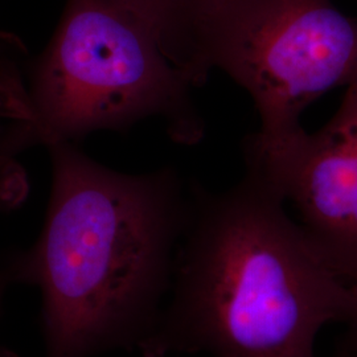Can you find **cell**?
Listing matches in <instances>:
<instances>
[{
    "mask_svg": "<svg viewBox=\"0 0 357 357\" xmlns=\"http://www.w3.org/2000/svg\"><path fill=\"white\" fill-rule=\"evenodd\" d=\"M351 289L253 169L227 191H191L166 303L144 357H315Z\"/></svg>",
    "mask_w": 357,
    "mask_h": 357,
    "instance_id": "6da1fadb",
    "label": "cell"
},
{
    "mask_svg": "<svg viewBox=\"0 0 357 357\" xmlns=\"http://www.w3.org/2000/svg\"><path fill=\"white\" fill-rule=\"evenodd\" d=\"M48 149L44 228L6 273L41 291L47 357L139 348L166 303L191 195L168 168L130 175L68 142Z\"/></svg>",
    "mask_w": 357,
    "mask_h": 357,
    "instance_id": "7a4b0ae2",
    "label": "cell"
},
{
    "mask_svg": "<svg viewBox=\"0 0 357 357\" xmlns=\"http://www.w3.org/2000/svg\"><path fill=\"white\" fill-rule=\"evenodd\" d=\"M193 88L128 0H68L31 82L32 141L72 143L160 116L175 141L192 144L204 134Z\"/></svg>",
    "mask_w": 357,
    "mask_h": 357,
    "instance_id": "3957f363",
    "label": "cell"
},
{
    "mask_svg": "<svg viewBox=\"0 0 357 357\" xmlns=\"http://www.w3.org/2000/svg\"><path fill=\"white\" fill-rule=\"evenodd\" d=\"M181 70L199 86L221 70L249 93L262 144L303 130L323 94L357 84V19L332 0H204L187 31Z\"/></svg>",
    "mask_w": 357,
    "mask_h": 357,
    "instance_id": "277c9868",
    "label": "cell"
},
{
    "mask_svg": "<svg viewBox=\"0 0 357 357\" xmlns=\"http://www.w3.org/2000/svg\"><path fill=\"white\" fill-rule=\"evenodd\" d=\"M246 168L293 206L323 262L348 284L357 281V84L318 131L271 144L249 138Z\"/></svg>",
    "mask_w": 357,
    "mask_h": 357,
    "instance_id": "5b68a950",
    "label": "cell"
},
{
    "mask_svg": "<svg viewBox=\"0 0 357 357\" xmlns=\"http://www.w3.org/2000/svg\"><path fill=\"white\" fill-rule=\"evenodd\" d=\"M32 105L17 61L0 47V212L26 200L28 180L16 155L32 143Z\"/></svg>",
    "mask_w": 357,
    "mask_h": 357,
    "instance_id": "8992f818",
    "label": "cell"
},
{
    "mask_svg": "<svg viewBox=\"0 0 357 357\" xmlns=\"http://www.w3.org/2000/svg\"><path fill=\"white\" fill-rule=\"evenodd\" d=\"M160 33L169 59L180 64L187 31L197 7L204 0H128ZM180 68V66H178Z\"/></svg>",
    "mask_w": 357,
    "mask_h": 357,
    "instance_id": "52a82bcc",
    "label": "cell"
},
{
    "mask_svg": "<svg viewBox=\"0 0 357 357\" xmlns=\"http://www.w3.org/2000/svg\"><path fill=\"white\" fill-rule=\"evenodd\" d=\"M351 289V302L345 315L344 323L347 326V340L349 347V354L357 356V281L349 283Z\"/></svg>",
    "mask_w": 357,
    "mask_h": 357,
    "instance_id": "ba28073f",
    "label": "cell"
},
{
    "mask_svg": "<svg viewBox=\"0 0 357 357\" xmlns=\"http://www.w3.org/2000/svg\"><path fill=\"white\" fill-rule=\"evenodd\" d=\"M11 281L10 280V277L7 275V273L6 271H3V273H0V299H1V295H3V291H4V287H6V284L8 283V282ZM0 357H15L10 354V352H6V351H0Z\"/></svg>",
    "mask_w": 357,
    "mask_h": 357,
    "instance_id": "9c48e42d",
    "label": "cell"
},
{
    "mask_svg": "<svg viewBox=\"0 0 357 357\" xmlns=\"http://www.w3.org/2000/svg\"><path fill=\"white\" fill-rule=\"evenodd\" d=\"M344 357H357L356 355H352V354H349V352H348V355H347V356H344Z\"/></svg>",
    "mask_w": 357,
    "mask_h": 357,
    "instance_id": "30bf717a",
    "label": "cell"
}]
</instances>
